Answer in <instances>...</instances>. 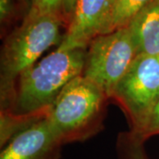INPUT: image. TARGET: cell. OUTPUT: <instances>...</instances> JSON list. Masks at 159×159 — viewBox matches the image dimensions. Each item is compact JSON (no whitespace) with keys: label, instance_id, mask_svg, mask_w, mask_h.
Segmentation results:
<instances>
[{"label":"cell","instance_id":"2","mask_svg":"<svg viewBox=\"0 0 159 159\" xmlns=\"http://www.w3.org/2000/svg\"><path fill=\"white\" fill-rule=\"evenodd\" d=\"M64 21L61 14L29 12L21 25L7 36L1 52V110L11 102L18 77L58 43Z\"/></svg>","mask_w":159,"mask_h":159},{"label":"cell","instance_id":"11","mask_svg":"<svg viewBox=\"0 0 159 159\" xmlns=\"http://www.w3.org/2000/svg\"><path fill=\"white\" fill-rule=\"evenodd\" d=\"M65 0H31L29 13L33 14H46L56 13L63 14Z\"/></svg>","mask_w":159,"mask_h":159},{"label":"cell","instance_id":"12","mask_svg":"<svg viewBox=\"0 0 159 159\" xmlns=\"http://www.w3.org/2000/svg\"><path fill=\"white\" fill-rule=\"evenodd\" d=\"M157 134H159V100L150 111L141 133L134 136L145 143L150 137Z\"/></svg>","mask_w":159,"mask_h":159},{"label":"cell","instance_id":"8","mask_svg":"<svg viewBox=\"0 0 159 159\" xmlns=\"http://www.w3.org/2000/svg\"><path fill=\"white\" fill-rule=\"evenodd\" d=\"M137 55L159 57V0H152L126 27Z\"/></svg>","mask_w":159,"mask_h":159},{"label":"cell","instance_id":"10","mask_svg":"<svg viewBox=\"0 0 159 159\" xmlns=\"http://www.w3.org/2000/svg\"><path fill=\"white\" fill-rule=\"evenodd\" d=\"M118 159H148L144 148V142L131 132L119 134L116 140Z\"/></svg>","mask_w":159,"mask_h":159},{"label":"cell","instance_id":"1","mask_svg":"<svg viewBox=\"0 0 159 159\" xmlns=\"http://www.w3.org/2000/svg\"><path fill=\"white\" fill-rule=\"evenodd\" d=\"M86 56L83 49L57 48L18 77L11 102L1 111L47 117L63 89L83 74Z\"/></svg>","mask_w":159,"mask_h":159},{"label":"cell","instance_id":"6","mask_svg":"<svg viewBox=\"0 0 159 159\" xmlns=\"http://www.w3.org/2000/svg\"><path fill=\"white\" fill-rule=\"evenodd\" d=\"M113 4L114 0H76L58 48L86 50L97 36L111 33Z\"/></svg>","mask_w":159,"mask_h":159},{"label":"cell","instance_id":"13","mask_svg":"<svg viewBox=\"0 0 159 159\" xmlns=\"http://www.w3.org/2000/svg\"><path fill=\"white\" fill-rule=\"evenodd\" d=\"M13 12L12 0H0V19L2 22L6 21Z\"/></svg>","mask_w":159,"mask_h":159},{"label":"cell","instance_id":"9","mask_svg":"<svg viewBox=\"0 0 159 159\" xmlns=\"http://www.w3.org/2000/svg\"><path fill=\"white\" fill-rule=\"evenodd\" d=\"M152 0H114L111 33L125 29L139 11Z\"/></svg>","mask_w":159,"mask_h":159},{"label":"cell","instance_id":"15","mask_svg":"<svg viewBox=\"0 0 159 159\" xmlns=\"http://www.w3.org/2000/svg\"><path fill=\"white\" fill-rule=\"evenodd\" d=\"M20 1H22V2H25V1H27V0H20Z\"/></svg>","mask_w":159,"mask_h":159},{"label":"cell","instance_id":"5","mask_svg":"<svg viewBox=\"0 0 159 159\" xmlns=\"http://www.w3.org/2000/svg\"><path fill=\"white\" fill-rule=\"evenodd\" d=\"M88 48L82 75L111 99L115 88L136 57L130 33L125 28L99 35Z\"/></svg>","mask_w":159,"mask_h":159},{"label":"cell","instance_id":"4","mask_svg":"<svg viewBox=\"0 0 159 159\" xmlns=\"http://www.w3.org/2000/svg\"><path fill=\"white\" fill-rule=\"evenodd\" d=\"M111 99L124 111L129 132L138 135L159 100V57L137 55Z\"/></svg>","mask_w":159,"mask_h":159},{"label":"cell","instance_id":"7","mask_svg":"<svg viewBox=\"0 0 159 159\" xmlns=\"http://www.w3.org/2000/svg\"><path fill=\"white\" fill-rule=\"evenodd\" d=\"M63 146L46 117L12 137L2 147L0 159H60Z\"/></svg>","mask_w":159,"mask_h":159},{"label":"cell","instance_id":"3","mask_svg":"<svg viewBox=\"0 0 159 159\" xmlns=\"http://www.w3.org/2000/svg\"><path fill=\"white\" fill-rule=\"evenodd\" d=\"M108 100L97 84L81 74L63 89L47 119L64 145L84 142L102 129Z\"/></svg>","mask_w":159,"mask_h":159},{"label":"cell","instance_id":"14","mask_svg":"<svg viewBox=\"0 0 159 159\" xmlns=\"http://www.w3.org/2000/svg\"><path fill=\"white\" fill-rule=\"evenodd\" d=\"M75 3H76V0H65L63 14H64V18H65L66 21L67 20V22H69L70 19L72 17Z\"/></svg>","mask_w":159,"mask_h":159}]
</instances>
